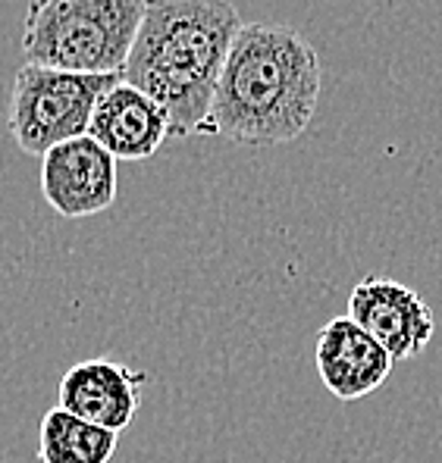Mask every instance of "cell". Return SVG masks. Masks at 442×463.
I'll list each match as a JSON object with an SVG mask.
<instances>
[{
  "label": "cell",
  "mask_w": 442,
  "mask_h": 463,
  "mask_svg": "<svg viewBox=\"0 0 442 463\" xmlns=\"http://www.w3.org/2000/svg\"><path fill=\"white\" fill-rule=\"evenodd\" d=\"M120 76H85L23 63L13 76L6 126L19 151L44 156L51 147L88 135L98 100Z\"/></svg>",
  "instance_id": "cell-4"
},
{
  "label": "cell",
  "mask_w": 442,
  "mask_h": 463,
  "mask_svg": "<svg viewBox=\"0 0 442 463\" xmlns=\"http://www.w3.org/2000/svg\"><path fill=\"white\" fill-rule=\"evenodd\" d=\"M117 160L91 138L79 135L41 156V194L63 220H85L117 201Z\"/></svg>",
  "instance_id": "cell-5"
},
{
  "label": "cell",
  "mask_w": 442,
  "mask_h": 463,
  "mask_svg": "<svg viewBox=\"0 0 442 463\" xmlns=\"http://www.w3.org/2000/svg\"><path fill=\"white\" fill-rule=\"evenodd\" d=\"M323 91L317 47L289 25L248 23L233 41L201 132L270 147L308 132Z\"/></svg>",
  "instance_id": "cell-1"
},
{
  "label": "cell",
  "mask_w": 442,
  "mask_h": 463,
  "mask_svg": "<svg viewBox=\"0 0 442 463\" xmlns=\"http://www.w3.org/2000/svg\"><path fill=\"white\" fill-rule=\"evenodd\" d=\"M120 432L101 429L76 413L53 407L41 417L38 460L41 463H110Z\"/></svg>",
  "instance_id": "cell-10"
},
{
  "label": "cell",
  "mask_w": 442,
  "mask_h": 463,
  "mask_svg": "<svg viewBox=\"0 0 442 463\" xmlns=\"http://www.w3.org/2000/svg\"><path fill=\"white\" fill-rule=\"evenodd\" d=\"M242 25L233 0H148L122 81L167 113L169 135L201 132Z\"/></svg>",
  "instance_id": "cell-2"
},
{
  "label": "cell",
  "mask_w": 442,
  "mask_h": 463,
  "mask_svg": "<svg viewBox=\"0 0 442 463\" xmlns=\"http://www.w3.org/2000/svg\"><path fill=\"white\" fill-rule=\"evenodd\" d=\"M148 0H32L25 63L85 76H122Z\"/></svg>",
  "instance_id": "cell-3"
},
{
  "label": "cell",
  "mask_w": 442,
  "mask_h": 463,
  "mask_svg": "<svg viewBox=\"0 0 442 463\" xmlns=\"http://www.w3.org/2000/svg\"><path fill=\"white\" fill-rule=\"evenodd\" d=\"M88 135L104 147L113 160H148L160 151L169 135L167 113L129 81H120L98 100Z\"/></svg>",
  "instance_id": "cell-9"
},
{
  "label": "cell",
  "mask_w": 442,
  "mask_h": 463,
  "mask_svg": "<svg viewBox=\"0 0 442 463\" xmlns=\"http://www.w3.org/2000/svg\"><path fill=\"white\" fill-rule=\"evenodd\" d=\"M349 317L389 354L392 364L424 354L437 332L430 304L389 276H364L349 298Z\"/></svg>",
  "instance_id": "cell-6"
},
{
  "label": "cell",
  "mask_w": 442,
  "mask_h": 463,
  "mask_svg": "<svg viewBox=\"0 0 442 463\" xmlns=\"http://www.w3.org/2000/svg\"><path fill=\"white\" fill-rule=\"evenodd\" d=\"M317 376L339 401H361L373 394L392 373V357L349 317H332L321 326L314 347Z\"/></svg>",
  "instance_id": "cell-8"
},
{
  "label": "cell",
  "mask_w": 442,
  "mask_h": 463,
  "mask_svg": "<svg viewBox=\"0 0 442 463\" xmlns=\"http://www.w3.org/2000/svg\"><path fill=\"white\" fill-rule=\"evenodd\" d=\"M145 385L148 373L132 370L120 360H82V364L70 366L60 379L57 407L122 435V429L132 426L135 413H139Z\"/></svg>",
  "instance_id": "cell-7"
}]
</instances>
